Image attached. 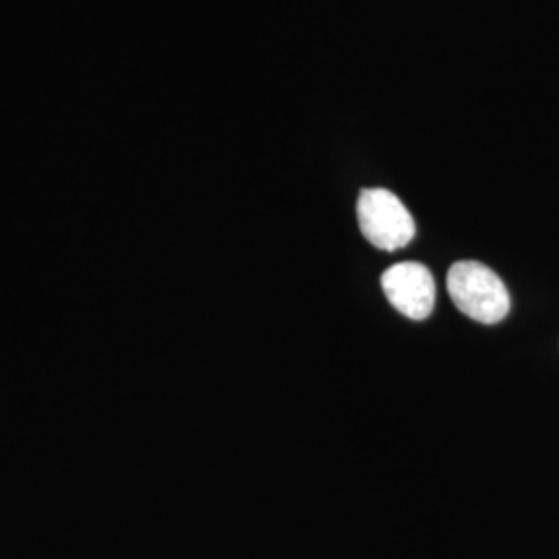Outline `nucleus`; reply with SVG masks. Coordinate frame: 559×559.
<instances>
[{"mask_svg":"<svg viewBox=\"0 0 559 559\" xmlns=\"http://www.w3.org/2000/svg\"><path fill=\"white\" fill-rule=\"evenodd\" d=\"M448 293L460 311L485 325L510 313V293L500 276L479 261H459L448 272Z\"/></svg>","mask_w":559,"mask_h":559,"instance_id":"1","label":"nucleus"},{"mask_svg":"<svg viewBox=\"0 0 559 559\" xmlns=\"http://www.w3.org/2000/svg\"><path fill=\"white\" fill-rule=\"evenodd\" d=\"M381 288L394 309L408 320H427L436 307V280L423 263L404 261L381 276Z\"/></svg>","mask_w":559,"mask_h":559,"instance_id":"3","label":"nucleus"},{"mask_svg":"<svg viewBox=\"0 0 559 559\" xmlns=\"http://www.w3.org/2000/svg\"><path fill=\"white\" fill-rule=\"evenodd\" d=\"M362 237L381 251H399L415 239V221L388 189H362L357 203Z\"/></svg>","mask_w":559,"mask_h":559,"instance_id":"2","label":"nucleus"}]
</instances>
